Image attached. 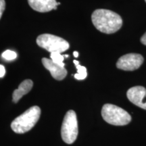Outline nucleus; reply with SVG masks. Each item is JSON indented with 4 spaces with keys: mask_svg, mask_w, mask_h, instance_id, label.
<instances>
[{
    "mask_svg": "<svg viewBox=\"0 0 146 146\" xmlns=\"http://www.w3.org/2000/svg\"><path fill=\"white\" fill-rule=\"evenodd\" d=\"M73 55H74V57L77 58L78 56V52H73Z\"/></svg>",
    "mask_w": 146,
    "mask_h": 146,
    "instance_id": "f3484780",
    "label": "nucleus"
},
{
    "mask_svg": "<svg viewBox=\"0 0 146 146\" xmlns=\"http://www.w3.org/2000/svg\"><path fill=\"white\" fill-rule=\"evenodd\" d=\"M29 4L34 10L39 12H47L52 10H56L60 4L56 0H28Z\"/></svg>",
    "mask_w": 146,
    "mask_h": 146,
    "instance_id": "1a4fd4ad",
    "label": "nucleus"
},
{
    "mask_svg": "<svg viewBox=\"0 0 146 146\" xmlns=\"http://www.w3.org/2000/svg\"><path fill=\"white\" fill-rule=\"evenodd\" d=\"M36 43L39 47L51 53L61 54L69 48V43L62 38L51 34H43L36 39Z\"/></svg>",
    "mask_w": 146,
    "mask_h": 146,
    "instance_id": "20e7f679",
    "label": "nucleus"
},
{
    "mask_svg": "<svg viewBox=\"0 0 146 146\" xmlns=\"http://www.w3.org/2000/svg\"><path fill=\"white\" fill-rule=\"evenodd\" d=\"M40 115V108L36 106H33L16 118L11 124V128L14 132L18 134L28 132L37 123Z\"/></svg>",
    "mask_w": 146,
    "mask_h": 146,
    "instance_id": "f03ea898",
    "label": "nucleus"
},
{
    "mask_svg": "<svg viewBox=\"0 0 146 146\" xmlns=\"http://www.w3.org/2000/svg\"><path fill=\"white\" fill-rule=\"evenodd\" d=\"M5 74V67L3 65L0 64V78L3 77Z\"/></svg>",
    "mask_w": 146,
    "mask_h": 146,
    "instance_id": "2eb2a0df",
    "label": "nucleus"
},
{
    "mask_svg": "<svg viewBox=\"0 0 146 146\" xmlns=\"http://www.w3.org/2000/svg\"><path fill=\"white\" fill-rule=\"evenodd\" d=\"M42 63L47 70L51 73V75L58 81H62L67 75V70L64 67L60 66V65L54 63L51 59L43 58L42 59Z\"/></svg>",
    "mask_w": 146,
    "mask_h": 146,
    "instance_id": "6e6552de",
    "label": "nucleus"
},
{
    "mask_svg": "<svg viewBox=\"0 0 146 146\" xmlns=\"http://www.w3.org/2000/svg\"><path fill=\"white\" fill-rule=\"evenodd\" d=\"M33 86V83L30 79H27L22 82L18 86V88L15 89L12 94V100L14 103H17L21 99L22 97L28 94L31 90Z\"/></svg>",
    "mask_w": 146,
    "mask_h": 146,
    "instance_id": "9d476101",
    "label": "nucleus"
},
{
    "mask_svg": "<svg viewBox=\"0 0 146 146\" xmlns=\"http://www.w3.org/2000/svg\"><path fill=\"white\" fill-rule=\"evenodd\" d=\"M64 57H66V58H68V57H69V56H68V55H64Z\"/></svg>",
    "mask_w": 146,
    "mask_h": 146,
    "instance_id": "a211bd4d",
    "label": "nucleus"
},
{
    "mask_svg": "<svg viewBox=\"0 0 146 146\" xmlns=\"http://www.w3.org/2000/svg\"><path fill=\"white\" fill-rule=\"evenodd\" d=\"M141 42L142 43H143V45H146V33L145 34L143 35V36H141Z\"/></svg>",
    "mask_w": 146,
    "mask_h": 146,
    "instance_id": "dca6fc26",
    "label": "nucleus"
},
{
    "mask_svg": "<svg viewBox=\"0 0 146 146\" xmlns=\"http://www.w3.org/2000/svg\"><path fill=\"white\" fill-rule=\"evenodd\" d=\"M102 116L108 123L116 126L126 125L131 120V115L127 111L110 104H106L102 108Z\"/></svg>",
    "mask_w": 146,
    "mask_h": 146,
    "instance_id": "7ed1b4c3",
    "label": "nucleus"
},
{
    "mask_svg": "<svg viewBox=\"0 0 146 146\" xmlns=\"http://www.w3.org/2000/svg\"><path fill=\"white\" fill-rule=\"evenodd\" d=\"M145 2H146V0H145Z\"/></svg>",
    "mask_w": 146,
    "mask_h": 146,
    "instance_id": "6ab92c4d",
    "label": "nucleus"
},
{
    "mask_svg": "<svg viewBox=\"0 0 146 146\" xmlns=\"http://www.w3.org/2000/svg\"><path fill=\"white\" fill-rule=\"evenodd\" d=\"M78 122L74 110H69L64 118L61 129V135L63 141L68 144L75 141L78 135Z\"/></svg>",
    "mask_w": 146,
    "mask_h": 146,
    "instance_id": "39448f33",
    "label": "nucleus"
},
{
    "mask_svg": "<svg viewBox=\"0 0 146 146\" xmlns=\"http://www.w3.org/2000/svg\"><path fill=\"white\" fill-rule=\"evenodd\" d=\"M91 20L100 32L112 34L118 31L123 25V20L116 12L105 9H98L93 12Z\"/></svg>",
    "mask_w": 146,
    "mask_h": 146,
    "instance_id": "f257e3e1",
    "label": "nucleus"
},
{
    "mask_svg": "<svg viewBox=\"0 0 146 146\" xmlns=\"http://www.w3.org/2000/svg\"><path fill=\"white\" fill-rule=\"evenodd\" d=\"M128 99L138 107L146 110V89L142 86L133 87L127 94Z\"/></svg>",
    "mask_w": 146,
    "mask_h": 146,
    "instance_id": "0eeeda50",
    "label": "nucleus"
},
{
    "mask_svg": "<svg viewBox=\"0 0 146 146\" xmlns=\"http://www.w3.org/2000/svg\"><path fill=\"white\" fill-rule=\"evenodd\" d=\"M73 63L76 66V68L77 69V73L74 74V78L77 80H83L87 77V68L85 66H81L79 64V62L77 60H74Z\"/></svg>",
    "mask_w": 146,
    "mask_h": 146,
    "instance_id": "9b49d317",
    "label": "nucleus"
},
{
    "mask_svg": "<svg viewBox=\"0 0 146 146\" xmlns=\"http://www.w3.org/2000/svg\"><path fill=\"white\" fill-rule=\"evenodd\" d=\"M5 8V0H0V19L2 16L3 12H4Z\"/></svg>",
    "mask_w": 146,
    "mask_h": 146,
    "instance_id": "4468645a",
    "label": "nucleus"
},
{
    "mask_svg": "<svg viewBox=\"0 0 146 146\" xmlns=\"http://www.w3.org/2000/svg\"><path fill=\"white\" fill-rule=\"evenodd\" d=\"M143 62V57L139 54H128L121 56L116 63L118 69L127 71L137 70Z\"/></svg>",
    "mask_w": 146,
    "mask_h": 146,
    "instance_id": "423d86ee",
    "label": "nucleus"
},
{
    "mask_svg": "<svg viewBox=\"0 0 146 146\" xmlns=\"http://www.w3.org/2000/svg\"><path fill=\"white\" fill-rule=\"evenodd\" d=\"M50 58H51V60H52L54 63L60 65V66L64 67V63L63 62L64 58V56H62L60 53H58V52L51 53Z\"/></svg>",
    "mask_w": 146,
    "mask_h": 146,
    "instance_id": "f8f14e48",
    "label": "nucleus"
},
{
    "mask_svg": "<svg viewBox=\"0 0 146 146\" xmlns=\"http://www.w3.org/2000/svg\"><path fill=\"white\" fill-rule=\"evenodd\" d=\"M2 57L6 60H12L16 59L17 57V54L13 51L6 50L2 54Z\"/></svg>",
    "mask_w": 146,
    "mask_h": 146,
    "instance_id": "ddd939ff",
    "label": "nucleus"
}]
</instances>
